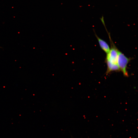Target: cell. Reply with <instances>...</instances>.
<instances>
[{
  "mask_svg": "<svg viewBox=\"0 0 138 138\" xmlns=\"http://www.w3.org/2000/svg\"><path fill=\"white\" fill-rule=\"evenodd\" d=\"M131 59L128 58L119 50L118 51L117 64L120 71H122L124 76L128 77L129 76L127 70L128 64Z\"/></svg>",
  "mask_w": 138,
  "mask_h": 138,
  "instance_id": "1",
  "label": "cell"
},
{
  "mask_svg": "<svg viewBox=\"0 0 138 138\" xmlns=\"http://www.w3.org/2000/svg\"><path fill=\"white\" fill-rule=\"evenodd\" d=\"M110 43L111 48L108 53L107 54L105 60H107L111 63L117 64V59L119 50L116 47L112 41L110 35L108 34Z\"/></svg>",
  "mask_w": 138,
  "mask_h": 138,
  "instance_id": "2",
  "label": "cell"
},
{
  "mask_svg": "<svg viewBox=\"0 0 138 138\" xmlns=\"http://www.w3.org/2000/svg\"><path fill=\"white\" fill-rule=\"evenodd\" d=\"M105 61L107 65V69L106 73L107 75L111 72L120 71L117 64H113L107 60H105Z\"/></svg>",
  "mask_w": 138,
  "mask_h": 138,
  "instance_id": "3",
  "label": "cell"
},
{
  "mask_svg": "<svg viewBox=\"0 0 138 138\" xmlns=\"http://www.w3.org/2000/svg\"><path fill=\"white\" fill-rule=\"evenodd\" d=\"M95 35L101 49L106 53H108L110 49L108 44L105 41L99 37L96 34Z\"/></svg>",
  "mask_w": 138,
  "mask_h": 138,
  "instance_id": "4",
  "label": "cell"
}]
</instances>
